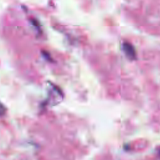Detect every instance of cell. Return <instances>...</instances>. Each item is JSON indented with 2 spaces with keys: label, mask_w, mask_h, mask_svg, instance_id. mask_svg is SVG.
Returning a JSON list of instances; mask_svg holds the SVG:
<instances>
[{
  "label": "cell",
  "mask_w": 160,
  "mask_h": 160,
  "mask_svg": "<svg viewBox=\"0 0 160 160\" xmlns=\"http://www.w3.org/2000/svg\"><path fill=\"white\" fill-rule=\"evenodd\" d=\"M122 50L124 52L126 56L129 59H133L136 56V51L134 47L129 42H124L122 44Z\"/></svg>",
  "instance_id": "obj_1"
},
{
  "label": "cell",
  "mask_w": 160,
  "mask_h": 160,
  "mask_svg": "<svg viewBox=\"0 0 160 160\" xmlns=\"http://www.w3.org/2000/svg\"><path fill=\"white\" fill-rule=\"evenodd\" d=\"M159 157H160V151H159Z\"/></svg>",
  "instance_id": "obj_2"
}]
</instances>
